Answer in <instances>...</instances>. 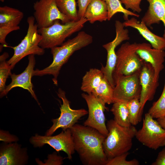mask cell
<instances>
[{
    "mask_svg": "<svg viewBox=\"0 0 165 165\" xmlns=\"http://www.w3.org/2000/svg\"><path fill=\"white\" fill-rule=\"evenodd\" d=\"M128 152L116 156L107 160L106 165H138L139 163L136 159L127 160Z\"/></svg>",
    "mask_w": 165,
    "mask_h": 165,
    "instance_id": "f546056e",
    "label": "cell"
},
{
    "mask_svg": "<svg viewBox=\"0 0 165 165\" xmlns=\"http://www.w3.org/2000/svg\"><path fill=\"white\" fill-rule=\"evenodd\" d=\"M28 160L27 149L20 144L16 142L1 144L0 165H24Z\"/></svg>",
    "mask_w": 165,
    "mask_h": 165,
    "instance_id": "2e32d148",
    "label": "cell"
},
{
    "mask_svg": "<svg viewBox=\"0 0 165 165\" xmlns=\"http://www.w3.org/2000/svg\"><path fill=\"white\" fill-rule=\"evenodd\" d=\"M91 24L97 21L108 20L107 5L103 0H91L86 10L84 17Z\"/></svg>",
    "mask_w": 165,
    "mask_h": 165,
    "instance_id": "ffe728a7",
    "label": "cell"
},
{
    "mask_svg": "<svg viewBox=\"0 0 165 165\" xmlns=\"http://www.w3.org/2000/svg\"><path fill=\"white\" fill-rule=\"evenodd\" d=\"M152 46L150 43H137L136 52L142 59L151 65L154 70L155 78L159 81L160 74L164 68L165 52Z\"/></svg>",
    "mask_w": 165,
    "mask_h": 165,
    "instance_id": "e0dca14e",
    "label": "cell"
},
{
    "mask_svg": "<svg viewBox=\"0 0 165 165\" xmlns=\"http://www.w3.org/2000/svg\"><path fill=\"white\" fill-rule=\"evenodd\" d=\"M152 165H165V147L159 153L157 157Z\"/></svg>",
    "mask_w": 165,
    "mask_h": 165,
    "instance_id": "d590c367",
    "label": "cell"
},
{
    "mask_svg": "<svg viewBox=\"0 0 165 165\" xmlns=\"http://www.w3.org/2000/svg\"><path fill=\"white\" fill-rule=\"evenodd\" d=\"M5 0H0V1L2 2H3Z\"/></svg>",
    "mask_w": 165,
    "mask_h": 165,
    "instance_id": "74e56055",
    "label": "cell"
},
{
    "mask_svg": "<svg viewBox=\"0 0 165 165\" xmlns=\"http://www.w3.org/2000/svg\"><path fill=\"white\" fill-rule=\"evenodd\" d=\"M0 134V141H2L5 143L16 142L18 140V138L17 137L10 134L8 131L1 130Z\"/></svg>",
    "mask_w": 165,
    "mask_h": 165,
    "instance_id": "d6a6232c",
    "label": "cell"
},
{
    "mask_svg": "<svg viewBox=\"0 0 165 165\" xmlns=\"http://www.w3.org/2000/svg\"><path fill=\"white\" fill-rule=\"evenodd\" d=\"M35 20L33 16L28 18V28L26 35L18 45L10 47L13 50L14 54L7 62L12 69L24 57L31 54L41 56L45 53L44 49L39 45L42 37L38 33V28L37 24L35 23Z\"/></svg>",
    "mask_w": 165,
    "mask_h": 165,
    "instance_id": "5b68a950",
    "label": "cell"
},
{
    "mask_svg": "<svg viewBox=\"0 0 165 165\" xmlns=\"http://www.w3.org/2000/svg\"><path fill=\"white\" fill-rule=\"evenodd\" d=\"M157 121L161 126L165 129V116L157 119Z\"/></svg>",
    "mask_w": 165,
    "mask_h": 165,
    "instance_id": "8d00e7d4",
    "label": "cell"
},
{
    "mask_svg": "<svg viewBox=\"0 0 165 165\" xmlns=\"http://www.w3.org/2000/svg\"><path fill=\"white\" fill-rule=\"evenodd\" d=\"M128 101H115L110 111L114 116V119L119 125L125 127L131 126L129 119L127 104Z\"/></svg>",
    "mask_w": 165,
    "mask_h": 165,
    "instance_id": "7402d4cb",
    "label": "cell"
},
{
    "mask_svg": "<svg viewBox=\"0 0 165 165\" xmlns=\"http://www.w3.org/2000/svg\"><path fill=\"white\" fill-rule=\"evenodd\" d=\"M24 16L20 10L7 6L0 7V27L6 25H18Z\"/></svg>",
    "mask_w": 165,
    "mask_h": 165,
    "instance_id": "603a6c76",
    "label": "cell"
},
{
    "mask_svg": "<svg viewBox=\"0 0 165 165\" xmlns=\"http://www.w3.org/2000/svg\"><path fill=\"white\" fill-rule=\"evenodd\" d=\"M87 21L84 17L65 23L57 20L50 26L38 28V33L42 37L39 46L44 49L61 45L67 37L81 30Z\"/></svg>",
    "mask_w": 165,
    "mask_h": 165,
    "instance_id": "277c9868",
    "label": "cell"
},
{
    "mask_svg": "<svg viewBox=\"0 0 165 165\" xmlns=\"http://www.w3.org/2000/svg\"><path fill=\"white\" fill-rule=\"evenodd\" d=\"M148 10L141 19L148 27L162 21L165 27L163 37L165 39V0H146Z\"/></svg>",
    "mask_w": 165,
    "mask_h": 165,
    "instance_id": "d6986e66",
    "label": "cell"
},
{
    "mask_svg": "<svg viewBox=\"0 0 165 165\" xmlns=\"http://www.w3.org/2000/svg\"><path fill=\"white\" fill-rule=\"evenodd\" d=\"M91 0H77L78 6V13L79 19L83 18L86 9Z\"/></svg>",
    "mask_w": 165,
    "mask_h": 165,
    "instance_id": "836d02e7",
    "label": "cell"
},
{
    "mask_svg": "<svg viewBox=\"0 0 165 165\" xmlns=\"http://www.w3.org/2000/svg\"><path fill=\"white\" fill-rule=\"evenodd\" d=\"M125 27H131L137 30L139 33L149 42L153 48L158 50H165V39L154 34L148 28L142 21L141 22L132 17L123 23Z\"/></svg>",
    "mask_w": 165,
    "mask_h": 165,
    "instance_id": "ac0fdd59",
    "label": "cell"
},
{
    "mask_svg": "<svg viewBox=\"0 0 165 165\" xmlns=\"http://www.w3.org/2000/svg\"><path fill=\"white\" fill-rule=\"evenodd\" d=\"M71 130L75 150L85 165H106L108 160L103 148L105 137L95 129L75 124Z\"/></svg>",
    "mask_w": 165,
    "mask_h": 165,
    "instance_id": "6da1fadb",
    "label": "cell"
},
{
    "mask_svg": "<svg viewBox=\"0 0 165 165\" xmlns=\"http://www.w3.org/2000/svg\"><path fill=\"white\" fill-rule=\"evenodd\" d=\"M8 53L5 52L0 56V92L5 90L6 82L9 76L10 75L11 68L7 63L6 59L9 57Z\"/></svg>",
    "mask_w": 165,
    "mask_h": 165,
    "instance_id": "4316f807",
    "label": "cell"
},
{
    "mask_svg": "<svg viewBox=\"0 0 165 165\" xmlns=\"http://www.w3.org/2000/svg\"><path fill=\"white\" fill-rule=\"evenodd\" d=\"M140 70L129 75H120L113 79L115 85L114 102L119 100L129 101L136 97H140L141 90L139 79Z\"/></svg>",
    "mask_w": 165,
    "mask_h": 165,
    "instance_id": "4fadbf2b",
    "label": "cell"
},
{
    "mask_svg": "<svg viewBox=\"0 0 165 165\" xmlns=\"http://www.w3.org/2000/svg\"><path fill=\"white\" fill-rule=\"evenodd\" d=\"M140 97H136L128 101L129 117L131 124L137 125L140 122L139 115L141 108Z\"/></svg>",
    "mask_w": 165,
    "mask_h": 165,
    "instance_id": "f1b7e54d",
    "label": "cell"
},
{
    "mask_svg": "<svg viewBox=\"0 0 165 165\" xmlns=\"http://www.w3.org/2000/svg\"><path fill=\"white\" fill-rule=\"evenodd\" d=\"M30 143L35 147H41L48 144L56 151H63L66 153L67 158H72L75 150L74 143L70 129L63 131L54 136H41L36 134L30 139Z\"/></svg>",
    "mask_w": 165,
    "mask_h": 165,
    "instance_id": "30bf717a",
    "label": "cell"
},
{
    "mask_svg": "<svg viewBox=\"0 0 165 165\" xmlns=\"http://www.w3.org/2000/svg\"><path fill=\"white\" fill-rule=\"evenodd\" d=\"M64 158L57 155L56 152L48 155V165H61L63 163Z\"/></svg>",
    "mask_w": 165,
    "mask_h": 165,
    "instance_id": "e575fe53",
    "label": "cell"
},
{
    "mask_svg": "<svg viewBox=\"0 0 165 165\" xmlns=\"http://www.w3.org/2000/svg\"><path fill=\"white\" fill-rule=\"evenodd\" d=\"M56 4L61 12L70 21L79 20L76 9V0H55Z\"/></svg>",
    "mask_w": 165,
    "mask_h": 165,
    "instance_id": "484cf974",
    "label": "cell"
},
{
    "mask_svg": "<svg viewBox=\"0 0 165 165\" xmlns=\"http://www.w3.org/2000/svg\"><path fill=\"white\" fill-rule=\"evenodd\" d=\"M85 100L88 109V116L83 125L97 130L105 137L108 131L105 123L104 112L106 107V104L92 94H81Z\"/></svg>",
    "mask_w": 165,
    "mask_h": 165,
    "instance_id": "7c38bea8",
    "label": "cell"
},
{
    "mask_svg": "<svg viewBox=\"0 0 165 165\" xmlns=\"http://www.w3.org/2000/svg\"><path fill=\"white\" fill-rule=\"evenodd\" d=\"M114 88L104 76L92 94L106 104L109 105L114 103Z\"/></svg>",
    "mask_w": 165,
    "mask_h": 165,
    "instance_id": "cb8c5ba5",
    "label": "cell"
},
{
    "mask_svg": "<svg viewBox=\"0 0 165 165\" xmlns=\"http://www.w3.org/2000/svg\"><path fill=\"white\" fill-rule=\"evenodd\" d=\"M122 4H123L125 8L131 9L133 12L140 13L142 9L140 4L142 0H120Z\"/></svg>",
    "mask_w": 165,
    "mask_h": 165,
    "instance_id": "1f68e13d",
    "label": "cell"
},
{
    "mask_svg": "<svg viewBox=\"0 0 165 165\" xmlns=\"http://www.w3.org/2000/svg\"><path fill=\"white\" fill-rule=\"evenodd\" d=\"M139 79L141 87L139 115L140 122L145 104L147 101L152 100L159 83L158 81L155 78L153 68L150 63L144 61L140 70Z\"/></svg>",
    "mask_w": 165,
    "mask_h": 165,
    "instance_id": "5bb4252c",
    "label": "cell"
},
{
    "mask_svg": "<svg viewBox=\"0 0 165 165\" xmlns=\"http://www.w3.org/2000/svg\"><path fill=\"white\" fill-rule=\"evenodd\" d=\"M108 131L103 145L108 160L128 152L131 148L133 139L137 130L134 126H122L114 119L108 120L106 124Z\"/></svg>",
    "mask_w": 165,
    "mask_h": 165,
    "instance_id": "3957f363",
    "label": "cell"
},
{
    "mask_svg": "<svg viewBox=\"0 0 165 165\" xmlns=\"http://www.w3.org/2000/svg\"><path fill=\"white\" fill-rule=\"evenodd\" d=\"M137 43L127 42L116 52L117 60L113 79L120 75H129L140 71L144 61L136 52Z\"/></svg>",
    "mask_w": 165,
    "mask_h": 165,
    "instance_id": "8992f818",
    "label": "cell"
},
{
    "mask_svg": "<svg viewBox=\"0 0 165 165\" xmlns=\"http://www.w3.org/2000/svg\"><path fill=\"white\" fill-rule=\"evenodd\" d=\"M104 77L101 70L96 68L90 69L82 79L81 89L87 94H92L99 86Z\"/></svg>",
    "mask_w": 165,
    "mask_h": 165,
    "instance_id": "44dd1931",
    "label": "cell"
},
{
    "mask_svg": "<svg viewBox=\"0 0 165 165\" xmlns=\"http://www.w3.org/2000/svg\"><path fill=\"white\" fill-rule=\"evenodd\" d=\"M28 63L27 67L22 73L18 75L11 74V83L6 86L4 91L0 93V97L6 95L13 88L20 87L26 90L31 94L33 97L38 104V100L33 90V85L31 82L32 77L33 76L34 68L35 64V55H28Z\"/></svg>",
    "mask_w": 165,
    "mask_h": 165,
    "instance_id": "9a60e30c",
    "label": "cell"
},
{
    "mask_svg": "<svg viewBox=\"0 0 165 165\" xmlns=\"http://www.w3.org/2000/svg\"><path fill=\"white\" fill-rule=\"evenodd\" d=\"M57 93L63 102L60 107V116L57 119H52L53 124L46 131V136H51L59 128L64 130L70 129L82 117L88 113V112L84 109H72L70 107V102L66 97L65 92L61 89H59Z\"/></svg>",
    "mask_w": 165,
    "mask_h": 165,
    "instance_id": "ba28073f",
    "label": "cell"
},
{
    "mask_svg": "<svg viewBox=\"0 0 165 165\" xmlns=\"http://www.w3.org/2000/svg\"><path fill=\"white\" fill-rule=\"evenodd\" d=\"M93 41V37L84 31H81L73 38L68 40L60 46L51 48V52L53 57L51 64L42 70H34L33 76H42L51 75L54 84H58L57 78L62 66L76 51L86 47Z\"/></svg>",
    "mask_w": 165,
    "mask_h": 165,
    "instance_id": "7a4b0ae2",
    "label": "cell"
},
{
    "mask_svg": "<svg viewBox=\"0 0 165 165\" xmlns=\"http://www.w3.org/2000/svg\"><path fill=\"white\" fill-rule=\"evenodd\" d=\"M107 5L108 11V20H110L113 16L118 13L123 14V18L126 20L129 19V16L138 17L140 15L130 11L123 7L120 0H103Z\"/></svg>",
    "mask_w": 165,
    "mask_h": 165,
    "instance_id": "d4e9b609",
    "label": "cell"
},
{
    "mask_svg": "<svg viewBox=\"0 0 165 165\" xmlns=\"http://www.w3.org/2000/svg\"><path fill=\"white\" fill-rule=\"evenodd\" d=\"M20 29L18 25H6L0 27V51L3 47L8 46L6 39L7 35L10 32Z\"/></svg>",
    "mask_w": 165,
    "mask_h": 165,
    "instance_id": "4dcf8cb0",
    "label": "cell"
},
{
    "mask_svg": "<svg viewBox=\"0 0 165 165\" xmlns=\"http://www.w3.org/2000/svg\"><path fill=\"white\" fill-rule=\"evenodd\" d=\"M148 112L143 119L142 126L135 137L145 146L157 150L165 146V129Z\"/></svg>",
    "mask_w": 165,
    "mask_h": 165,
    "instance_id": "52a82bcc",
    "label": "cell"
},
{
    "mask_svg": "<svg viewBox=\"0 0 165 165\" xmlns=\"http://www.w3.org/2000/svg\"><path fill=\"white\" fill-rule=\"evenodd\" d=\"M115 27L116 31L115 38L112 41L102 46L107 52V61L105 66H104L102 65L101 69L104 76L114 88L115 85L113 74L115 68L117 60L116 49L123 41L130 39L128 30L124 28L125 27L123 23L116 20L115 21Z\"/></svg>",
    "mask_w": 165,
    "mask_h": 165,
    "instance_id": "9c48e42d",
    "label": "cell"
},
{
    "mask_svg": "<svg viewBox=\"0 0 165 165\" xmlns=\"http://www.w3.org/2000/svg\"><path fill=\"white\" fill-rule=\"evenodd\" d=\"M153 118L165 116V79L162 93L158 100L153 103L148 112Z\"/></svg>",
    "mask_w": 165,
    "mask_h": 165,
    "instance_id": "83f0119b",
    "label": "cell"
},
{
    "mask_svg": "<svg viewBox=\"0 0 165 165\" xmlns=\"http://www.w3.org/2000/svg\"><path fill=\"white\" fill-rule=\"evenodd\" d=\"M34 16L38 28L48 27L59 20L63 23L70 20L61 13L55 0H39L34 3Z\"/></svg>",
    "mask_w": 165,
    "mask_h": 165,
    "instance_id": "8fae6325",
    "label": "cell"
}]
</instances>
